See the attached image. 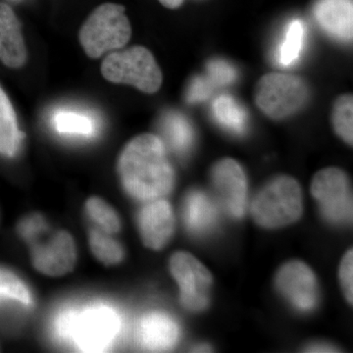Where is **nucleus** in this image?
<instances>
[{
	"label": "nucleus",
	"instance_id": "obj_6",
	"mask_svg": "<svg viewBox=\"0 0 353 353\" xmlns=\"http://www.w3.org/2000/svg\"><path fill=\"white\" fill-rule=\"evenodd\" d=\"M308 99L303 79L290 74L271 73L260 79L255 101L260 110L272 119L281 120L301 110Z\"/></svg>",
	"mask_w": 353,
	"mask_h": 353
},
{
	"label": "nucleus",
	"instance_id": "obj_23",
	"mask_svg": "<svg viewBox=\"0 0 353 353\" xmlns=\"http://www.w3.org/2000/svg\"><path fill=\"white\" fill-rule=\"evenodd\" d=\"M88 243L94 256L103 264L112 266L121 263L124 259L125 250L119 241L101 230H90Z\"/></svg>",
	"mask_w": 353,
	"mask_h": 353
},
{
	"label": "nucleus",
	"instance_id": "obj_28",
	"mask_svg": "<svg viewBox=\"0 0 353 353\" xmlns=\"http://www.w3.org/2000/svg\"><path fill=\"white\" fill-rule=\"evenodd\" d=\"M214 88L205 76H197L190 82L185 94V99L190 103H199L208 99Z\"/></svg>",
	"mask_w": 353,
	"mask_h": 353
},
{
	"label": "nucleus",
	"instance_id": "obj_18",
	"mask_svg": "<svg viewBox=\"0 0 353 353\" xmlns=\"http://www.w3.org/2000/svg\"><path fill=\"white\" fill-rule=\"evenodd\" d=\"M50 126L58 136L77 141H88L99 134L94 116L73 109H58L51 116Z\"/></svg>",
	"mask_w": 353,
	"mask_h": 353
},
{
	"label": "nucleus",
	"instance_id": "obj_7",
	"mask_svg": "<svg viewBox=\"0 0 353 353\" xmlns=\"http://www.w3.org/2000/svg\"><path fill=\"white\" fill-rule=\"evenodd\" d=\"M311 192L323 217L334 225H345L352 219V194L347 176L338 168L318 172L311 183Z\"/></svg>",
	"mask_w": 353,
	"mask_h": 353
},
{
	"label": "nucleus",
	"instance_id": "obj_16",
	"mask_svg": "<svg viewBox=\"0 0 353 353\" xmlns=\"http://www.w3.org/2000/svg\"><path fill=\"white\" fill-rule=\"evenodd\" d=\"M0 60L9 68L17 69L27 61L21 25L13 9L0 2Z\"/></svg>",
	"mask_w": 353,
	"mask_h": 353
},
{
	"label": "nucleus",
	"instance_id": "obj_20",
	"mask_svg": "<svg viewBox=\"0 0 353 353\" xmlns=\"http://www.w3.org/2000/svg\"><path fill=\"white\" fill-rule=\"evenodd\" d=\"M305 39L306 30L303 21H290L276 48V62L284 68L294 66L303 54Z\"/></svg>",
	"mask_w": 353,
	"mask_h": 353
},
{
	"label": "nucleus",
	"instance_id": "obj_27",
	"mask_svg": "<svg viewBox=\"0 0 353 353\" xmlns=\"http://www.w3.org/2000/svg\"><path fill=\"white\" fill-rule=\"evenodd\" d=\"M48 230L50 226L43 216L37 213L27 216L18 225V233L27 243L36 240Z\"/></svg>",
	"mask_w": 353,
	"mask_h": 353
},
{
	"label": "nucleus",
	"instance_id": "obj_21",
	"mask_svg": "<svg viewBox=\"0 0 353 353\" xmlns=\"http://www.w3.org/2000/svg\"><path fill=\"white\" fill-rule=\"evenodd\" d=\"M34 296L29 285L12 271L0 267V306H18L31 309Z\"/></svg>",
	"mask_w": 353,
	"mask_h": 353
},
{
	"label": "nucleus",
	"instance_id": "obj_5",
	"mask_svg": "<svg viewBox=\"0 0 353 353\" xmlns=\"http://www.w3.org/2000/svg\"><path fill=\"white\" fill-rule=\"evenodd\" d=\"M101 73L109 82L134 85L146 94H154L162 85L161 70L143 46L110 53L102 62Z\"/></svg>",
	"mask_w": 353,
	"mask_h": 353
},
{
	"label": "nucleus",
	"instance_id": "obj_9",
	"mask_svg": "<svg viewBox=\"0 0 353 353\" xmlns=\"http://www.w3.org/2000/svg\"><path fill=\"white\" fill-rule=\"evenodd\" d=\"M32 264L41 273L60 277L73 270L77 262V246L73 236L65 231L48 230L38 239L28 243Z\"/></svg>",
	"mask_w": 353,
	"mask_h": 353
},
{
	"label": "nucleus",
	"instance_id": "obj_14",
	"mask_svg": "<svg viewBox=\"0 0 353 353\" xmlns=\"http://www.w3.org/2000/svg\"><path fill=\"white\" fill-rule=\"evenodd\" d=\"M314 17L320 28L336 41L352 39V0H318Z\"/></svg>",
	"mask_w": 353,
	"mask_h": 353
},
{
	"label": "nucleus",
	"instance_id": "obj_1",
	"mask_svg": "<svg viewBox=\"0 0 353 353\" xmlns=\"http://www.w3.org/2000/svg\"><path fill=\"white\" fill-rule=\"evenodd\" d=\"M124 330L122 311L99 299L62 304L50 321L53 341L81 352H108L120 341Z\"/></svg>",
	"mask_w": 353,
	"mask_h": 353
},
{
	"label": "nucleus",
	"instance_id": "obj_3",
	"mask_svg": "<svg viewBox=\"0 0 353 353\" xmlns=\"http://www.w3.org/2000/svg\"><path fill=\"white\" fill-rule=\"evenodd\" d=\"M301 185L289 176L273 179L259 190L252 203V215L259 226L278 229L296 222L303 214Z\"/></svg>",
	"mask_w": 353,
	"mask_h": 353
},
{
	"label": "nucleus",
	"instance_id": "obj_25",
	"mask_svg": "<svg viewBox=\"0 0 353 353\" xmlns=\"http://www.w3.org/2000/svg\"><path fill=\"white\" fill-rule=\"evenodd\" d=\"M353 99L352 95L339 97L334 106L333 123L334 131L348 145L353 141Z\"/></svg>",
	"mask_w": 353,
	"mask_h": 353
},
{
	"label": "nucleus",
	"instance_id": "obj_19",
	"mask_svg": "<svg viewBox=\"0 0 353 353\" xmlns=\"http://www.w3.org/2000/svg\"><path fill=\"white\" fill-rule=\"evenodd\" d=\"M24 134L10 99L0 85V154L14 157L19 152Z\"/></svg>",
	"mask_w": 353,
	"mask_h": 353
},
{
	"label": "nucleus",
	"instance_id": "obj_22",
	"mask_svg": "<svg viewBox=\"0 0 353 353\" xmlns=\"http://www.w3.org/2000/svg\"><path fill=\"white\" fill-rule=\"evenodd\" d=\"M214 119L221 127L234 134H241L248 127V114L233 97L223 94L212 104Z\"/></svg>",
	"mask_w": 353,
	"mask_h": 353
},
{
	"label": "nucleus",
	"instance_id": "obj_8",
	"mask_svg": "<svg viewBox=\"0 0 353 353\" xmlns=\"http://www.w3.org/2000/svg\"><path fill=\"white\" fill-rule=\"evenodd\" d=\"M169 267L180 289V301L183 307L192 312L205 310L213 282L208 269L194 255L185 252L174 253Z\"/></svg>",
	"mask_w": 353,
	"mask_h": 353
},
{
	"label": "nucleus",
	"instance_id": "obj_13",
	"mask_svg": "<svg viewBox=\"0 0 353 353\" xmlns=\"http://www.w3.org/2000/svg\"><path fill=\"white\" fill-rule=\"evenodd\" d=\"M138 227L146 248H163L175 232V215L168 201L163 199L146 201L138 214Z\"/></svg>",
	"mask_w": 353,
	"mask_h": 353
},
{
	"label": "nucleus",
	"instance_id": "obj_12",
	"mask_svg": "<svg viewBox=\"0 0 353 353\" xmlns=\"http://www.w3.org/2000/svg\"><path fill=\"white\" fill-rule=\"evenodd\" d=\"M181 329L173 316L163 310H150L139 318L134 327V340L148 352H167L175 347Z\"/></svg>",
	"mask_w": 353,
	"mask_h": 353
},
{
	"label": "nucleus",
	"instance_id": "obj_11",
	"mask_svg": "<svg viewBox=\"0 0 353 353\" xmlns=\"http://www.w3.org/2000/svg\"><path fill=\"white\" fill-rule=\"evenodd\" d=\"M210 176L218 203L232 217H243L248 206V179L243 167L232 158H224L213 166Z\"/></svg>",
	"mask_w": 353,
	"mask_h": 353
},
{
	"label": "nucleus",
	"instance_id": "obj_15",
	"mask_svg": "<svg viewBox=\"0 0 353 353\" xmlns=\"http://www.w3.org/2000/svg\"><path fill=\"white\" fill-rule=\"evenodd\" d=\"M219 210L215 201L201 190L188 192L183 202V219L190 234L208 236L215 229Z\"/></svg>",
	"mask_w": 353,
	"mask_h": 353
},
{
	"label": "nucleus",
	"instance_id": "obj_10",
	"mask_svg": "<svg viewBox=\"0 0 353 353\" xmlns=\"http://www.w3.org/2000/svg\"><path fill=\"white\" fill-rule=\"evenodd\" d=\"M276 287L297 312L306 314L317 308L320 296L317 278L304 262L292 260L283 265L276 276Z\"/></svg>",
	"mask_w": 353,
	"mask_h": 353
},
{
	"label": "nucleus",
	"instance_id": "obj_29",
	"mask_svg": "<svg viewBox=\"0 0 353 353\" xmlns=\"http://www.w3.org/2000/svg\"><path fill=\"white\" fill-rule=\"evenodd\" d=\"M353 253L348 250L340 265V281L345 299L350 303L353 301Z\"/></svg>",
	"mask_w": 353,
	"mask_h": 353
},
{
	"label": "nucleus",
	"instance_id": "obj_17",
	"mask_svg": "<svg viewBox=\"0 0 353 353\" xmlns=\"http://www.w3.org/2000/svg\"><path fill=\"white\" fill-rule=\"evenodd\" d=\"M159 128L163 138L160 139L175 154L185 157L192 152L196 143V132L192 122L183 114L176 111L164 113Z\"/></svg>",
	"mask_w": 353,
	"mask_h": 353
},
{
	"label": "nucleus",
	"instance_id": "obj_4",
	"mask_svg": "<svg viewBox=\"0 0 353 353\" xmlns=\"http://www.w3.org/2000/svg\"><path fill=\"white\" fill-rule=\"evenodd\" d=\"M132 36L125 7L104 3L92 11L80 30V43L90 58H99L109 51L126 46Z\"/></svg>",
	"mask_w": 353,
	"mask_h": 353
},
{
	"label": "nucleus",
	"instance_id": "obj_24",
	"mask_svg": "<svg viewBox=\"0 0 353 353\" xmlns=\"http://www.w3.org/2000/svg\"><path fill=\"white\" fill-rule=\"evenodd\" d=\"M85 213L97 229L104 233L117 234L121 230L119 215L112 206L99 197H90L85 202Z\"/></svg>",
	"mask_w": 353,
	"mask_h": 353
},
{
	"label": "nucleus",
	"instance_id": "obj_30",
	"mask_svg": "<svg viewBox=\"0 0 353 353\" xmlns=\"http://www.w3.org/2000/svg\"><path fill=\"white\" fill-rule=\"evenodd\" d=\"M307 352H336L334 347L332 345H326V343H314V345H309Z\"/></svg>",
	"mask_w": 353,
	"mask_h": 353
},
{
	"label": "nucleus",
	"instance_id": "obj_31",
	"mask_svg": "<svg viewBox=\"0 0 353 353\" xmlns=\"http://www.w3.org/2000/svg\"><path fill=\"white\" fill-rule=\"evenodd\" d=\"M164 6L168 8H178L183 3V0H159Z\"/></svg>",
	"mask_w": 353,
	"mask_h": 353
},
{
	"label": "nucleus",
	"instance_id": "obj_26",
	"mask_svg": "<svg viewBox=\"0 0 353 353\" xmlns=\"http://www.w3.org/2000/svg\"><path fill=\"white\" fill-rule=\"evenodd\" d=\"M205 77L212 83L213 87H226L236 82L238 71L226 60L212 59L206 66Z\"/></svg>",
	"mask_w": 353,
	"mask_h": 353
},
{
	"label": "nucleus",
	"instance_id": "obj_2",
	"mask_svg": "<svg viewBox=\"0 0 353 353\" xmlns=\"http://www.w3.org/2000/svg\"><path fill=\"white\" fill-rule=\"evenodd\" d=\"M118 173L125 192L139 201L164 199L175 185L166 145L155 134H139L127 143L118 160Z\"/></svg>",
	"mask_w": 353,
	"mask_h": 353
}]
</instances>
